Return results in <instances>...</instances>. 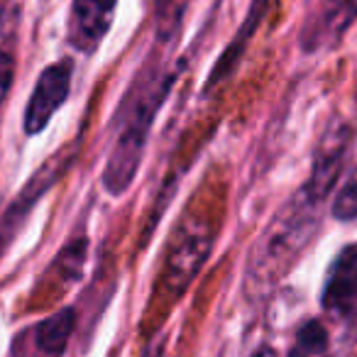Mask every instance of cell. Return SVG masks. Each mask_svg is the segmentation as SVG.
Returning <instances> with one entry per match:
<instances>
[{
  "label": "cell",
  "instance_id": "1",
  "mask_svg": "<svg viewBox=\"0 0 357 357\" xmlns=\"http://www.w3.org/2000/svg\"><path fill=\"white\" fill-rule=\"evenodd\" d=\"M178 32H181V13L174 10L169 20L167 15L157 20V42L144 54L132 84L128 86L115 110L113 144H110L108 159L100 172V186L113 199L128 194V189L132 186L144 159L154 118L178 79V64L169 59L167 52V47Z\"/></svg>",
  "mask_w": 357,
  "mask_h": 357
},
{
  "label": "cell",
  "instance_id": "2",
  "mask_svg": "<svg viewBox=\"0 0 357 357\" xmlns=\"http://www.w3.org/2000/svg\"><path fill=\"white\" fill-rule=\"evenodd\" d=\"M328 199V191L306 178L296 194L274 213L272 223L255 245V257L248 269V282L255 284L252 294L269 291L311 245L321 228L323 206Z\"/></svg>",
  "mask_w": 357,
  "mask_h": 357
},
{
  "label": "cell",
  "instance_id": "3",
  "mask_svg": "<svg viewBox=\"0 0 357 357\" xmlns=\"http://www.w3.org/2000/svg\"><path fill=\"white\" fill-rule=\"evenodd\" d=\"M215 248V228L211 220L201 215L186 213L181 223L174 228L169 238L164 264L159 272L162 291L172 298H181V294L191 287L199 272L211 259V252Z\"/></svg>",
  "mask_w": 357,
  "mask_h": 357
},
{
  "label": "cell",
  "instance_id": "4",
  "mask_svg": "<svg viewBox=\"0 0 357 357\" xmlns=\"http://www.w3.org/2000/svg\"><path fill=\"white\" fill-rule=\"evenodd\" d=\"M76 149H79V142L59 149V152L52 154V157L25 181L20 194L13 199V204L8 206V211L3 213V220H0V252H6L8 245L15 240L17 230L22 228L27 215L35 211V206L42 201V196L50 194L56 181L71 169V164H74V159H76Z\"/></svg>",
  "mask_w": 357,
  "mask_h": 357
},
{
  "label": "cell",
  "instance_id": "5",
  "mask_svg": "<svg viewBox=\"0 0 357 357\" xmlns=\"http://www.w3.org/2000/svg\"><path fill=\"white\" fill-rule=\"evenodd\" d=\"M71 81H74V61L71 59H59L42 69V74L35 81V89L27 98L25 113H22V130L27 137H35L50 128L52 118L69 100Z\"/></svg>",
  "mask_w": 357,
  "mask_h": 357
},
{
  "label": "cell",
  "instance_id": "6",
  "mask_svg": "<svg viewBox=\"0 0 357 357\" xmlns=\"http://www.w3.org/2000/svg\"><path fill=\"white\" fill-rule=\"evenodd\" d=\"M321 308L342 326H357V243L345 245L328 267L321 289Z\"/></svg>",
  "mask_w": 357,
  "mask_h": 357
},
{
  "label": "cell",
  "instance_id": "7",
  "mask_svg": "<svg viewBox=\"0 0 357 357\" xmlns=\"http://www.w3.org/2000/svg\"><path fill=\"white\" fill-rule=\"evenodd\" d=\"M118 0H71L66 20V42L74 52L91 56L108 37Z\"/></svg>",
  "mask_w": 357,
  "mask_h": 357
},
{
  "label": "cell",
  "instance_id": "8",
  "mask_svg": "<svg viewBox=\"0 0 357 357\" xmlns=\"http://www.w3.org/2000/svg\"><path fill=\"white\" fill-rule=\"evenodd\" d=\"M74 331L76 311L66 306L17 333L10 357H64Z\"/></svg>",
  "mask_w": 357,
  "mask_h": 357
},
{
  "label": "cell",
  "instance_id": "9",
  "mask_svg": "<svg viewBox=\"0 0 357 357\" xmlns=\"http://www.w3.org/2000/svg\"><path fill=\"white\" fill-rule=\"evenodd\" d=\"M267 13H269V0H252V6H250L245 20L240 22L235 37L223 50V54L218 56V61H215L213 69H211L208 79H206V86H204V93L213 91L215 86L225 84V81H230V76H233L235 69L240 66V61H243L250 42H252L255 32L259 30V25H262V20L267 17Z\"/></svg>",
  "mask_w": 357,
  "mask_h": 357
},
{
  "label": "cell",
  "instance_id": "10",
  "mask_svg": "<svg viewBox=\"0 0 357 357\" xmlns=\"http://www.w3.org/2000/svg\"><path fill=\"white\" fill-rule=\"evenodd\" d=\"M331 347V333L321 318H308L298 326L287 357H318Z\"/></svg>",
  "mask_w": 357,
  "mask_h": 357
},
{
  "label": "cell",
  "instance_id": "11",
  "mask_svg": "<svg viewBox=\"0 0 357 357\" xmlns=\"http://www.w3.org/2000/svg\"><path fill=\"white\" fill-rule=\"evenodd\" d=\"M331 213L340 223H352L357 220V167L347 174V178L340 184V189L333 194Z\"/></svg>",
  "mask_w": 357,
  "mask_h": 357
},
{
  "label": "cell",
  "instance_id": "12",
  "mask_svg": "<svg viewBox=\"0 0 357 357\" xmlns=\"http://www.w3.org/2000/svg\"><path fill=\"white\" fill-rule=\"evenodd\" d=\"M15 84V56L10 52L0 50V105L6 103Z\"/></svg>",
  "mask_w": 357,
  "mask_h": 357
},
{
  "label": "cell",
  "instance_id": "13",
  "mask_svg": "<svg viewBox=\"0 0 357 357\" xmlns=\"http://www.w3.org/2000/svg\"><path fill=\"white\" fill-rule=\"evenodd\" d=\"M252 357H279L277 350H274L272 345H259L257 350L252 352Z\"/></svg>",
  "mask_w": 357,
  "mask_h": 357
},
{
  "label": "cell",
  "instance_id": "14",
  "mask_svg": "<svg viewBox=\"0 0 357 357\" xmlns=\"http://www.w3.org/2000/svg\"><path fill=\"white\" fill-rule=\"evenodd\" d=\"M144 357H164V342H154V345L144 352Z\"/></svg>",
  "mask_w": 357,
  "mask_h": 357
}]
</instances>
